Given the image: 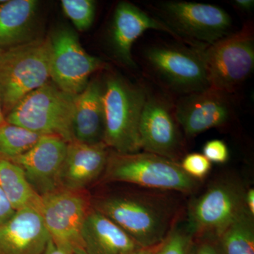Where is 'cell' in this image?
Here are the masks:
<instances>
[{
  "mask_svg": "<svg viewBox=\"0 0 254 254\" xmlns=\"http://www.w3.org/2000/svg\"><path fill=\"white\" fill-rule=\"evenodd\" d=\"M141 149L175 161L179 148L176 124L166 105L147 97L140 118Z\"/></svg>",
  "mask_w": 254,
  "mask_h": 254,
  "instance_id": "cell-16",
  "label": "cell"
},
{
  "mask_svg": "<svg viewBox=\"0 0 254 254\" xmlns=\"http://www.w3.org/2000/svg\"><path fill=\"white\" fill-rule=\"evenodd\" d=\"M41 136L6 122L0 126V157L10 160L26 153Z\"/></svg>",
  "mask_w": 254,
  "mask_h": 254,
  "instance_id": "cell-23",
  "label": "cell"
},
{
  "mask_svg": "<svg viewBox=\"0 0 254 254\" xmlns=\"http://www.w3.org/2000/svg\"><path fill=\"white\" fill-rule=\"evenodd\" d=\"M4 48H0V56H1V54H2L3 52H4Z\"/></svg>",
  "mask_w": 254,
  "mask_h": 254,
  "instance_id": "cell-36",
  "label": "cell"
},
{
  "mask_svg": "<svg viewBox=\"0 0 254 254\" xmlns=\"http://www.w3.org/2000/svg\"><path fill=\"white\" fill-rule=\"evenodd\" d=\"M246 190L236 182H218L189 207L187 229L193 236L213 234L217 237L247 209Z\"/></svg>",
  "mask_w": 254,
  "mask_h": 254,
  "instance_id": "cell-8",
  "label": "cell"
},
{
  "mask_svg": "<svg viewBox=\"0 0 254 254\" xmlns=\"http://www.w3.org/2000/svg\"><path fill=\"white\" fill-rule=\"evenodd\" d=\"M203 155L210 163H225L229 159V150L225 142L215 139L207 142L203 147Z\"/></svg>",
  "mask_w": 254,
  "mask_h": 254,
  "instance_id": "cell-27",
  "label": "cell"
},
{
  "mask_svg": "<svg viewBox=\"0 0 254 254\" xmlns=\"http://www.w3.org/2000/svg\"><path fill=\"white\" fill-rule=\"evenodd\" d=\"M146 58L160 76L178 91L190 94L210 89L201 53L170 46H155Z\"/></svg>",
  "mask_w": 254,
  "mask_h": 254,
  "instance_id": "cell-11",
  "label": "cell"
},
{
  "mask_svg": "<svg viewBox=\"0 0 254 254\" xmlns=\"http://www.w3.org/2000/svg\"><path fill=\"white\" fill-rule=\"evenodd\" d=\"M73 252L71 249L58 245L50 238L46 247L40 254H72Z\"/></svg>",
  "mask_w": 254,
  "mask_h": 254,
  "instance_id": "cell-29",
  "label": "cell"
},
{
  "mask_svg": "<svg viewBox=\"0 0 254 254\" xmlns=\"http://www.w3.org/2000/svg\"><path fill=\"white\" fill-rule=\"evenodd\" d=\"M50 239L40 212L20 209L0 224V254H40Z\"/></svg>",
  "mask_w": 254,
  "mask_h": 254,
  "instance_id": "cell-15",
  "label": "cell"
},
{
  "mask_svg": "<svg viewBox=\"0 0 254 254\" xmlns=\"http://www.w3.org/2000/svg\"><path fill=\"white\" fill-rule=\"evenodd\" d=\"M49 38L50 80L62 91L76 96L104 63L83 49L77 33L71 28H59Z\"/></svg>",
  "mask_w": 254,
  "mask_h": 254,
  "instance_id": "cell-7",
  "label": "cell"
},
{
  "mask_svg": "<svg viewBox=\"0 0 254 254\" xmlns=\"http://www.w3.org/2000/svg\"><path fill=\"white\" fill-rule=\"evenodd\" d=\"M72 254H88L83 248H77L73 250Z\"/></svg>",
  "mask_w": 254,
  "mask_h": 254,
  "instance_id": "cell-35",
  "label": "cell"
},
{
  "mask_svg": "<svg viewBox=\"0 0 254 254\" xmlns=\"http://www.w3.org/2000/svg\"><path fill=\"white\" fill-rule=\"evenodd\" d=\"M245 202L250 213L254 215V189H250L246 191Z\"/></svg>",
  "mask_w": 254,
  "mask_h": 254,
  "instance_id": "cell-31",
  "label": "cell"
},
{
  "mask_svg": "<svg viewBox=\"0 0 254 254\" xmlns=\"http://www.w3.org/2000/svg\"><path fill=\"white\" fill-rule=\"evenodd\" d=\"M110 153L104 143H68L60 174V188L83 190L105 171Z\"/></svg>",
  "mask_w": 254,
  "mask_h": 254,
  "instance_id": "cell-17",
  "label": "cell"
},
{
  "mask_svg": "<svg viewBox=\"0 0 254 254\" xmlns=\"http://www.w3.org/2000/svg\"><path fill=\"white\" fill-rule=\"evenodd\" d=\"M0 189L15 210L33 208L39 211L41 196L32 188L23 170L11 160L1 157Z\"/></svg>",
  "mask_w": 254,
  "mask_h": 254,
  "instance_id": "cell-21",
  "label": "cell"
},
{
  "mask_svg": "<svg viewBox=\"0 0 254 254\" xmlns=\"http://www.w3.org/2000/svg\"><path fill=\"white\" fill-rule=\"evenodd\" d=\"M41 198L39 212L50 238L73 250L83 248L82 227L92 208L86 193L59 188Z\"/></svg>",
  "mask_w": 254,
  "mask_h": 254,
  "instance_id": "cell-9",
  "label": "cell"
},
{
  "mask_svg": "<svg viewBox=\"0 0 254 254\" xmlns=\"http://www.w3.org/2000/svg\"><path fill=\"white\" fill-rule=\"evenodd\" d=\"M4 123H6V117H5L2 104H1V98H0V126Z\"/></svg>",
  "mask_w": 254,
  "mask_h": 254,
  "instance_id": "cell-34",
  "label": "cell"
},
{
  "mask_svg": "<svg viewBox=\"0 0 254 254\" xmlns=\"http://www.w3.org/2000/svg\"><path fill=\"white\" fill-rule=\"evenodd\" d=\"M38 1L3 0L0 3V48H11L35 38Z\"/></svg>",
  "mask_w": 254,
  "mask_h": 254,
  "instance_id": "cell-20",
  "label": "cell"
},
{
  "mask_svg": "<svg viewBox=\"0 0 254 254\" xmlns=\"http://www.w3.org/2000/svg\"><path fill=\"white\" fill-rule=\"evenodd\" d=\"M230 116V105L223 93L210 88L184 97L175 110V118L188 136L222 126Z\"/></svg>",
  "mask_w": 254,
  "mask_h": 254,
  "instance_id": "cell-13",
  "label": "cell"
},
{
  "mask_svg": "<svg viewBox=\"0 0 254 254\" xmlns=\"http://www.w3.org/2000/svg\"><path fill=\"white\" fill-rule=\"evenodd\" d=\"M16 210L10 204L9 200L0 189V224L11 218Z\"/></svg>",
  "mask_w": 254,
  "mask_h": 254,
  "instance_id": "cell-28",
  "label": "cell"
},
{
  "mask_svg": "<svg viewBox=\"0 0 254 254\" xmlns=\"http://www.w3.org/2000/svg\"><path fill=\"white\" fill-rule=\"evenodd\" d=\"M167 26L177 35L206 45L228 36L230 15L219 6L202 3L171 1L161 4Z\"/></svg>",
  "mask_w": 254,
  "mask_h": 254,
  "instance_id": "cell-10",
  "label": "cell"
},
{
  "mask_svg": "<svg viewBox=\"0 0 254 254\" xmlns=\"http://www.w3.org/2000/svg\"><path fill=\"white\" fill-rule=\"evenodd\" d=\"M150 29L177 36L165 23L151 17L134 4L128 1L119 3L114 13L110 42L114 53L121 63L131 68L136 67L132 58V46L144 32Z\"/></svg>",
  "mask_w": 254,
  "mask_h": 254,
  "instance_id": "cell-14",
  "label": "cell"
},
{
  "mask_svg": "<svg viewBox=\"0 0 254 254\" xmlns=\"http://www.w3.org/2000/svg\"><path fill=\"white\" fill-rule=\"evenodd\" d=\"M64 12L71 20L76 29L86 31L94 21L95 3L92 0H63Z\"/></svg>",
  "mask_w": 254,
  "mask_h": 254,
  "instance_id": "cell-24",
  "label": "cell"
},
{
  "mask_svg": "<svg viewBox=\"0 0 254 254\" xmlns=\"http://www.w3.org/2000/svg\"><path fill=\"white\" fill-rule=\"evenodd\" d=\"M104 173L106 181L182 193L194 191L200 184L187 175L180 163L148 152L124 154L112 151Z\"/></svg>",
  "mask_w": 254,
  "mask_h": 254,
  "instance_id": "cell-4",
  "label": "cell"
},
{
  "mask_svg": "<svg viewBox=\"0 0 254 254\" xmlns=\"http://www.w3.org/2000/svg\"><path fill=\"white\" fill-rule=\"evenodd\" d=\"M68 143L61 137L43 135L26 153L9 160L21 168L32 188L41 196L60 188Z\"/></svg>",
  "mask_w": 254,
  "mask_h": 254,
  "instance_id": "cell-12",
  "label": "cell"
},
{
  "mask_svg": "<svg viewBox=\"0 0 254 254\" xmlns=\"http://www.w3.org/2000/svg\"><path fill=\"white\" fill-rule=\"evenodd\" d=\"M160 245L155 246V247H148V248H140L138 250L133 251L131 253L128 254H155L157 251L158 250Z\"/></svg>",
  "mask_w": 254,
  "mask_h": 254,
  "instance_id": "cell-33",
  "label": "cell"
},
{
  "mask_svg": "<svg viewBox=\"0 0 254 254\" xmlns=\"http://www.w3.org/2000/svg\"><path fill=\"white\" fill-rule=\"evenodd\" d=\"M105 131L103 86L98 80H93L75 96L73 141L86 144L104 143Z\"/></svg>",
  "mask_w": 254,
  "mask_h": 254,
  "instance_id": "cell-18",
  "label": "cell"
},
{
  "mask_svg": "<svg viewBox=\"0 0 254 254\" xmlns=\"http://www.w3.org/2000/svg\"><path fill=\"white\" fill-rule=\"evenodd\" d=\"M50 38L4 49L0 56V98L5 117L16 104L50 80Z\"/></svg>",
  "mask_w": 254,
  "mask_h": 254,
  "instance_id": "cell-2",
  "label": "cell"
},
{
  "mask_svg": "<svg viewBox=\"0 0 254 254\" xmlns=\"http://www.w3.org/2000/svg\"><path fill=\"white\" fill-rule=\"evenodd\" d=\"M190 254H221L212 242H203L198 244L194 250H190Z\"/></svg>",
  "mask_w": 254,
  "mask_h": 254,
  "instance_id": "cell-30",
  "label": "cell"
},
{
  "mask_svg": "<svg viewBox=\"0 0 254 254\" xmlns=\"http://www.w3.org/2000/svg\"><path fill=\"white\" fill-rule=\"evenodd\" d=\"M235 4L241 9L250 11L253 9L254 1L253 0H236L235 1Z\"/></svg>",
  "mask_w": 254,
  "mask_h": 254,
  "instance_id": "cell-32",
  "label": "cell"
},
{
  "mask_svg": "<svg viewBox=\"0 0 254 254\" xmlns=\"http://www.w3.org/2000/svg\"><path fill=\"white\" fill-rule=\"evenodd\" d=\"M201 53L210 89L231 91L253 71V35L245 28L215 42Z\"/></svg>",
  "mask_w": 254,
  "mask_h": 254,
  "instance_id": "cell-6",
  "label": "cell"
},
{
  "mask_svg": "<svg viewBox=\"0 0 254 254\" xmlns=\"http://www.w3.org/2000/svg\"><path fill=\"white\" fill-rule=\"evenodd\" d=\"M88 254H128L142 248L118 225L91 208L81 231Z\"/></svg>",
  "mask_w": 254,
  "mask_h": 254,
  "instance_id": "cell-19",
  "label": "cell"
},
{
  "mask_svg": "<svg viewBox=\"0 0 254 254\" xmlns=\"http://www.w3.org/2000/svg\"><path fill=\"white\" fill-rule=\"evenodd\" d=\"M146 99L143 89L120 76L107 79L103 86L104 143L113 151L125 154L141 149L138 128Z\"/></svg>",
  "mask_w": 254,
  "mask_h": 254,
  "instance_id": "cell-3",
  "label": "cell"
},
{
  "mask_svg": "<svg viewBox=\"0 0 254 254\" xmlns=\"http://www.w3.org/2000/svg\"><path fill=\"white\" fill-rule=\"evenodd\" d=\"M92 208L115 222L142 248L161 244L175 226L177 215L173 202L146 193L102 197Z\"/></svg>",
  "mask_w": 254,
  "mask_h": 254,
  "instance_id": "cell-1",
  "label": "cell"
},
{
  "mask_svg": "<svg viewBox=\"0 0 254 254\" xmlns=\"http://www.w3.org/2000/svg\"><path fill=\"white\" fill-rule=\"evenodd\" d=\"M180 165L187 175L198 181L204 178L211 169V163L200 153L186 155Z\"/></svg>",
  "mask_w": 254,
  "mask_h": 254,
  "instance_id": "cell-26",
  "label": "cell"
},
{
  "mask_svg": "<svg viewBox=\"0 0 254 254\" xmlns=\"http://www.w3.org/2000/svg\"><path fill=\"white\" fill-rule=\"evenodd\" d=\"M222 254H254V216L246 209L218 237Z\"/></svg>",
  "mask_w": 254,
  "mask_h": 254,
  "instance_id": "cell-22",
  "label": "cell"
},
{
  "mask_svg": "<svg viewBox=\"0 0 254 254\" xmlns=\"http://www.w3.org/2000/svg\"><path fill=\"white\" fill-rule=\"evenodd\" d=\"M193 235L186 229L175 225L155 254H190Z\"/></svg>",
  "mask_w": 254,
  "mask_h": 254,
  "instance_id": "cell-25",
  "label": "cell"
},
{
  "mask_svg": "<svg viewBox=\"0 0 254 254\" xmlns=\"http://www.w3.org/2000/svg\"><path fill=\"white\" fill-rule=\"evenodd\" d=\"M75 96L50 80L20 100L6 115V123L42 135H54L67 143L73 141L72 118Z\"/></svg>",
  "mask_w": 254,
  "mask_h": 254,
  "instance_id": "cell-5",
  "label": "cell"
},
{
  "mask_svg": "<svg viewBox=\"0 0 254 254\" xmlns=\"http://www.w3.org/2000/svg\"><path fill=\"white\" fill-rule=\"evenodd\" d=\"M3 1V0H0V3H1V1Z\"/></svg>",
  "mask_w": 254,
  "mask_h": 254,
  "instance_id": "cell-37",
  "label": "cell"
}]
</instances>
